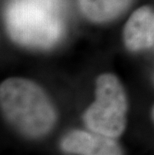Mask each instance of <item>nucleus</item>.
Instances as JSON below:
<instances>
[{
  "mask_svg": "<svg viewBox=\"0 0 154 155\" xmlns=\"http://www.w3.org/2000/svg\"><path fill=\"white\" fill-rule=\"evenodd\" d=\"M0 104L9 123L25 136H44L56 122V112L47 94L28 79L8 78L3 81Z\"/></svg>",
  "mask_w": 154,
  "mask_h": 155,
  "instance_id": "nucleus-1",
  "label": "nucleus"
},
{
  "mask_svg": "<svg viewBox=\"0 0 154 155\" xmlns=\"http://www.w3.org/2000/svg\"><path fill=\"white\" fill-rule=\"evenodd\" d=\"M6 26L15 42L42 48L53 45L62 30L52 0H14L7 9Z\"/></svg>",
  "mask_w": 154,
  "mask_h": 155,
  "instance_id": "nucleus-2",
  "label": "nucleus"
},
{
  "mask_svg": "<svg viewBox=\"0 0 154 155\" xmlns=\"http://www.w3.org/2000/svg\"><path fill=\"white\" fill-rule=\"evenodd\" d=\"M127 99L120 81L113 74L100 75L96 80L95 100L83 115L90 131L116 138L126 125Z\"/></svg>",
  "mask_w": 154,
  "mask_h": 155,
  "instance_id": "nucleus-3",
  "label": "nucleus"
},
{
  "mask_svg": "<svg viewBox=\"0 0 154 155\" xmlns=\"http://www.w3.org/2000/svg\"><path fill=\"white\" fill-rule=\"evenodd\" d=\"M61 149L74 155H123L115 138L96 132L73 130L61 140Z\"/></svg>",
  "mask_w": 154,
  "mask_h": 155,
  "instance_id": "nucleus-4",
  "label": "nucleus"
},
{
  "mask_svg": "<svg viewBox=\"0 0 154 155\" xmlns=\"http://www.w3.org/2000/svg\"><path fill=\"white\" fill-rule=\"evenodd\" d=\"M124 42L132 51L150 47L154 42V13L147 6L133 13L124 28Z\"/></svg>",
  "mask_w": 154,
  "mask_h": 155,
  "instance_id": "nucleus-5",
  "label": "nucleus"
},
{
  "mask_svg": "<svg viewBox=\"0 0 154 155\" xmlns=\"http://www.w3.org/2000/svg\"><path fill=\"white\" fill-rule=\"evenodd\" d=\"M131 0H79L83 14L93 22H106L127 9Z\"/></svg>",
  "mask_w": 154,
  "mask_h": 155,
  "instance_id": "nucleus-6",
  "label": "nucleus"
},
{
  "mask_svg": "<svg viewBox=\"0 0 154 155\" xmlns=\"http://www.w3.org/2000/svg\"><path fill=\"white\" fill-rule=\"evenodd\" d=\"M152 118H153V121H154V106L152 108Z\"/></svg>",
  "mask_w": 154,
  "mask_h": 155,
  "instance_id": "nucleus-7",
  "label": "nucleus"
}]
</instances>
